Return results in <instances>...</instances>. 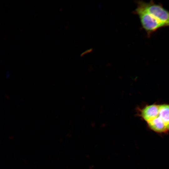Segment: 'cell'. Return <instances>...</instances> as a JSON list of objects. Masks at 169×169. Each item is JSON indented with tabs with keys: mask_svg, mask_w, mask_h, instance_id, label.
Here are the masks:
<instances>
[{
	"mask_svg": "<svg viewBox=\"0 0 169 169\" xmlns=\"http://www.w3.org/2000/svg\"><path fill=\"white\" fill-rule=\"evenodd\" d=\"M149 127L158 133L169 131V105H159L157 113L146 122Z\"/></svg>",
	"mask_w": 169,
	"mask_h": 169,
	"instance_id": "obj_1",
	"label": "cell"
},
{
	"mask_svg": "<svg viewBox=\"0 0 169 169\" xmlns=\"http://www.w3.org/2000/svg\"><path fill=\"white\" fill-rule=\"evenodd\" d=\"M137 7L152 15L158 20L169 26V11L162 5L155 3L152 1L147 3L137 1Z\"/></svg>",
	"mask_w": 169,
	"mask_h": 169,
	"instance_id": "obj_2",
	"label": "cell"
},
{
	"mask_svg": "<svg viewBox=\"0 0 169 169\" xmlns=\"http://www.w3.org/2000/svg\"><path fill=\"white\" fill-rule=\"evenodd\" d=\"M134 13L138 16L142 27L148 36L161 28L166 27L152 15L138 7Z\"/></svg>",
	"mask_w": 169,
	"mask_h": 169,
	"instance_id": "obj_3",
	"label": "cell"
}]
</instances>
